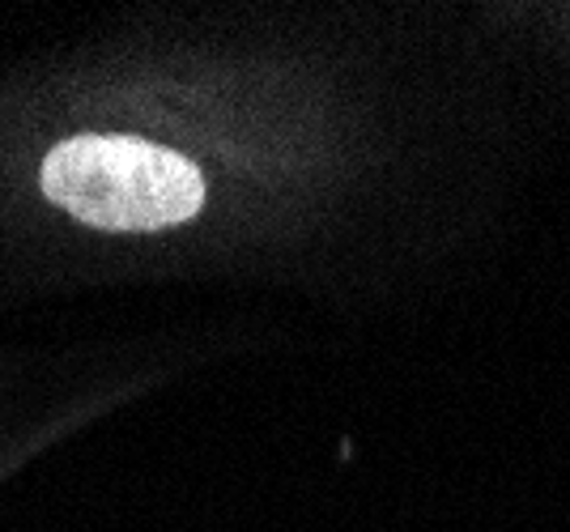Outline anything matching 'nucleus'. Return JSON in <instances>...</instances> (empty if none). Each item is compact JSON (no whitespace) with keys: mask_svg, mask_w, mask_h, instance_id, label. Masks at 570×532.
Masks as SVG:
<instances>
[{"mask_svg":"<svg viewBox=\"0 0 570 532\" xmlns=\"http://www.w3.org/2000/svg\"><path fill=\"white\" fill-rule=\"evenodd\" d=\"M294 43L102 26L0 48V333L191 256L196 235H324L366 111ZM252 239V235H247Z\"/></svg>","mask_w":570,"mask_h":532,"instance_id":"1","label":"nucleus"}]
</instances>
